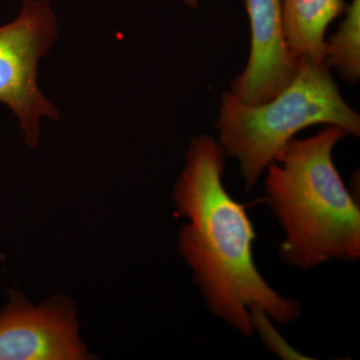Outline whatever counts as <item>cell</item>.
Masks as SVG:
<instances>
[{"label": "cell", "mask_w": 360, "mask_h": 360, "mask_svg": "<svg viewBox=\"0 0 360 360\" xmlns=\"http://www.w3.org/2000/svg\"><path fill=\"white\" fill-rule=\"evenodd\" d=\"M225 156L210 135L191 139L174 191L177 212L188 219L180 229L179 248L210 311L250 338L255 310L288 324L300 316L302 305L274 290L258 270L255 227L222 179Z\"/></svg>", "instance_id": "1"}, {"label": "cell", "mask_w": 360, "mask_h": 360, "mask_svg": "<svg viewBox=\"0 0 360 360\" xmlns=\"http://www.w3.org/2000/svg\"><path fill=\"white\" fill-rule=\"evenodd\" d=\"M348 135L326 125L307 139H291L267 168L265 200L284 232L281 257L309 270L360 258V210L341 179L336 144Z\"/></svg>", "instance_id": "2"}, {"label": "cell", "mask_w": 360, "mask_h": 360, "mask_svg": "<svg viewBox=\"0 0 360 360\" xmlns=\"http://www.w3.org/2000/svg\"><path fill=\"white\" fill-rule=\"evenodd\" d=\"M340 127L360 135V116L341 96L330 68L300 59L290 85L260 105L239 103L222 94L215 127L225 155L238 160L246 189H252L295 134L312 125Z\"/></svg>", "instance_id": "3"}, {"label": "cell", "mask_w": 360, "mask_h": 360, "mask_svg": "<svg viewBox=\"0 0 360 360\" xmlns=\"http://www.w3.org/2000/svg\"><path fill=\"white\" fill-rule=\"evenodd\" d=\"M58 37V20L47 0H25L20 15L0 26V103L20 120L30 148L39 143L40 120L59 111L40 91V60Z\"/></svg>", "instance_id": "4"}, {"label": "cell", "mask_w": 360, "mask_h": 360, "mask_svg": "<svg viewBox=\"0 0 360 360\" xmlns=\"http://www.w3.org/2000/svg\"><path fill=\"white\" fill-rule=\"evenodd\" d=\"M91 359L78 336L72 300L56 295L39 305L11 291L0 310V360Z\"/></svg>", "instance_id": "5"}, {"label": "cell", "mask_w": 360, "mask_h": 360, "mask_svg": "<svg viewBox=\"0 0 360 360\" xmlns=\"http://www.w3.org/2000/svg\"><path fill=\"white\" fill-rule=\"evenodd\" d=\"M250 27L248 65L231 85V96L246 105L271 101L298 70L284 30L281 0H243Z\"/></svg>", "instance_id": "6"}, {"label": "cell", "mask_w": 360, "mask_h": 360, "mask_svg": "<svg viewBox=\"0 0 360 360\" xmlns=\"http://www.w3.org/2000/svg\"><path fill=\"white\" fill-rule=\"evenodd\" d=\"M345 0H281L284 30L296 60L324 63L328 26L347 11Z\"/></svg>", "instance_id": "7"}, {"label": "cell", "mask_w": 360, "mask_h": 360, "mask_svg": "<svg viewBox=\"0 0 360 360\" xmlns=\"http://www.w3.org/2000/svg\"><path fill=\"white\" fill-rule=\"evenodd\" d=\"M338 32L326 40L324 63L335 68L343 82L357 84L360 79V0L347 4Z\"/></svg>", "instance_id": "8"}, {"label": "cell", "mask_w": 360, "mask_h": 360, "mask_svg": "<svg viewBox=\"0 0 360 360\" xmlns=\"http://www.w3.org/2000/svg\"><path fill=\"white\" fill-rule=\"evenodd\" d=\"M180 1L184 2L186 6L191 7V8H196L200 6V0H180Z\"/></svg>", "instance_id": "9"}]
</instances>
